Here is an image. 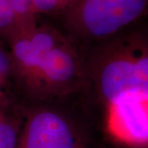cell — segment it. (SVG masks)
Returning a JSON list of instances; mask_svg holds the SVG:
<instances>
[{"label": "cell", "instance_id": "cell-2", "mask_svg": "<svg viewBox=\"0 0 148 148\" xmlns=\"http://www.w3.org/2000/svg\"><path fill=\"white\" fill-rule=\"evenodd\" d=\"M27 103L59 100L88 87L78 43L48 25L16 32L5 40Z\"/></svg>", "mask_w": 148, "mask_h": 148}, {"label": "cell", "instance_id": "cell-1", "mask_svg": "<svg viewBox=\"0 0 148 148\" xmlns=\"http://www.w3.org/2000/svg\"><path fill=\"white\" fill-rule=\"evenodd\" d=\"M123 32L94 44L85 57L87 84L104 108L111 136L131 148H147V38L138 32Z\"/></svg>", "mask_w": 148, "mask_h": 148}, {"label": "cell", "instance_id": "cell-5", "mask_svg": "<svg viewBox=\"0 0 148 148\" xmlns=\"http://www.w3.org/2000/svg\"><path fill=\"white\" fill-rule=\"evenodd\" d=\"M8 45L0 38V114H19L24 104Z\"/></svg>", "mask_w": 148, "mask_h": 148}, {"label": "cell", "instance_id": "cell-6", "mask_svg": "<svg viewBox=\"0 0 148 148\" xmlns=\"http://www.w3.org/2000/svg\"><path fill=\"white\" fill-rule=\"evenodd\" d=\"M22 114H0V148H17Z\"/></svg>", "mask_w": 148, "mask_h": 148}, {"label": "cell", "instance_id": "cell-7", "mask_svg": "<svg viewBox=\"0 0 148 148\" xmlns=\"http://www.w3.org/2000/svg\"><path fill=\"white\" fill-rule=\"evenodd\" d=\"M14 16L16 32H25L36 27L37 16L32 0H9Z\"/></svg>", "mask_w": 148, "mask_h": 148}, {"label": "cell", "instance_id": "cell-9", "mask_svg": "<svg viewBox=\"0 0 148 148\" xmlns=\"http://www.w3.org/2000/svg\"><path fill=\"white\" fill-rule=\"evenodd\" d=\"M37 15H53L65 10L61 0H32Z\"/></svg>", "mask_w": 148, "mask_h": 148}, {"label": "cell", "instance_id": "cell-10", "mask_svg": "<svg viewBox=\"0 0 148 148\" xmlns=\"http://www.w3.org/2000/svg\"><path fill=\"white\" fill-rule=\"evenodd\" d=\"M61 1H62V2H63V3H64L65 9H67L69 6L72 5V4H73V3H75L77 0H61Z\"/></svg>", "mask_w": 148, "mask_h": 148}, {"label": "cell", "instance_id": "cell-3", "mask_svg": "<svg viewBox=\"0 0 148 148\" xmlns=\"http://www.w3.org/2000/svg\"><path fill=\"white\" fill-rule=\"evenodd\" d=\"M148 0H77L64 12L68 35L96 44L124 32L146 13Z\"/></svg>", "mask_w": 148, "mask_h": 148}, {"label": "cell", "instance_id": "cell-4", "mask_svg": "<svg viewBox=\"0 0 148 148\" xmlns=\"http://www.w3.org/2000/svg\"><path fill=\"white\" fill-rule=\"evenodd\" d=\"M27 105L21 111L17 148H86L84 132L65 111L51 101Z\"/></svg>", "mask_w": 148, "mask_h": 148}, {"label": "cell", "instance_id": "cell-8", "mask_svg": "<svg viewBox=\"0 0 148 148\" xmlns=\"http://www.w3.org/2000/svg\"><path fill=\"white\" fill-rule=\"evenodd\" d=\"M16 30L9 0H0V38L6 40Z\"/></svg>", "mask_w": 148, "mask_h": 148}]
</instances>
